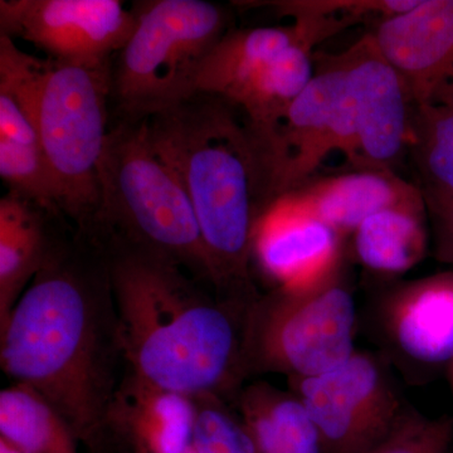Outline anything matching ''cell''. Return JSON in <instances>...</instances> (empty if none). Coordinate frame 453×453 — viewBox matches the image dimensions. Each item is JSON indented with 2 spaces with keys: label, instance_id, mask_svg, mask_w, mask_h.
<instances>
[{
  "label": "cell",
  "instance_id": "obj_15",
  "mask_svg": "<svg viewBox=\"0 0 453 453\" xmlns=\"http://www.w3.org/2000/svg\"><path fill=\"white\" fill-rule=\"evenodd\" d=\"M196 419L195 398L160 388L127 369L110 405L107 432L134 453H184L193 445Z\"/></svg>",
  "mask_w": 453,
  "mask_h": 453
},
{
  "label": "cell",
  "instance_id": "obj_16",
  "mask_svg": "<svg viewBox=\"0 0 453 453\" xmlns=\"http://www.w3.org/2000/svg\"><path fill=\"white\" fill-rule=\"evenodd\" d=\"M288 195L342 238L353 234L365 219L380 211L393 208L427 210L422 190L396 177L388 168H360L318 179Z\"/></svg>",
  "mask_w": 453,
  "mask_h": 453
},
{
  "label": "cell",
  "instance_id": "obj_3",
  "mask_svg": "<svg viewBox=\"0 0 453 453\" xmlns=\"http://www.w3.org/2000/svg\"><path fill=\"white\" fill-rule=\"evenodd\" d=\"M238 112L226 98L196 92L149 119V130L195 211L211 288L220 299L249 309L261 295L251 275L261 175L249 125Z\"/></svg>",
  "mask_w": 453,
  "mask_h": 453
},
{
  "label": "cell",
  "instance_id": "obj_14",
  "mask_svg": "<svg viewBox=\"0 0 453 453\" xmlns=\"http://www.w3.org/2000/svg\"><path fill=\"white\" fill-rule=\"evenodd\" d=\"M384 333L404 362L436 368L453 360V270L404 283L387 297Z\"/></svg>",
  "mask_w": 453,
  "mask_h": 453
},
{
  "label": "cell",
  "instance_id": "obj_13",
  "mask_svg": "<svg viewBox=\"0 0 453 453\" xmlns=\"http://www.w3.org/2000/svg\"><path fill=\"white\" fill-rule=\"evenodd\" d=\"M357 110L359 168H388L403 150L411 100L403 80L384 58L372 35L339 55Z\"/></svg>",
  "mask_w": 453,
  "mask_h": 453
},
{
  "label": "cell",
  "instance_id": "obj_23",
  "mask_svg": "<svg viewBox=\"0 0 453 453\" xmlns=\"http://www.w3.org/2000/svg\"><path fill=\"white\" fill-rule=\"evenodd\" d=\"M193 446L199 453H258L237 411L214 395L195 398Z\"/></svg>",
  "mask_w": 453,
  "mask_h": 453
},
{
  "label": "cell",
  "instance_id": "obj_8",
  "mask_svg": "<svg viewBox=\"0 0 453 453\" xmlns=\"http://www.w3.org/2000/svg\"><path fill=\"white\" fill-rule=\"evenodd\" d=\"M334 151L359 163L356 104L339 56L325 57L275 138L259 151L261 208L309 183Z\"/></svg>",
  "mask_w": 453,
  "mask_h": 453
},
{
  "label": "cell",
  "instance_id": "obj_4",
  "mask_svg": "<svg viewBox=\"0 0 453 453\" xmlns=\"http://www.w3.org/2000/svg\"><path fill=\"white\" fill-rule=\"evenodd\" d=\"M98 183L100 210L86 237L168 259L211 285L195 211L177 173L155 148L149 119H116L98 164Z\"/></svg>",
  "mask_w": 453,
  "mask_h": 453
},
{
  "label": "cell",
  "instance_id": "obj_12",
  "mask_svg": "<svg viewBox=\"0 0 453 453\" xmlns=\"http://www.w3.org/2000/svg\"><path fill=\"white\" fill-rule=\"evenodd\" d=\"M416 107L453 98V0H418L372 33Z\"/></svg>",
  "mask_w": 453,
  "mask_h": 453
},
{
  "label": "cell",
  "instance_id": "obj_21",
  "mask_svg": "<svg viewBox=\"0 0 453 453\" xmlns=\"http://www.w3.org/2000/svg\"><path fill=\"white\" fill-rule=\"evenodd\" d=\"M413 129L425 199H453V100L417 107Z\"/></svg>",
  "mask_w": 453,
  "mask_h": 453
},
{
  "label": "cell",
  "instance_id": "obj_25",
  "mask_svg": "<svg viewBox=\"0 0 453 453\" xmlns=\"http://www.w3.org/2000/svg\"><path fill=\"white\" fill-rule=\"evenodd\" d=\"M434 226L438 261L453 266V199H425Z\"/></svg>",
  "mask_w": 453,
  "mask_h": 453
},
{
  "label": "cell",
  "instance_id": "obj_5",
  "mask_svg": "<svg viewBox=\"0 0 453 453\" xmlns=\"http://www.w3.org/2000/svg\"><path fill=\"white\" fill-rule=\"evenodd\" d=\"M136 26L112 61L111 101L118 118L139 121L198 92L199 73L229 32L222 5L205 0H144Z\"/></svg>",
  "mask_w": 453,
  "mask_h": 453
},
{
  "label": "cell",
  "instance_id": "obj_20",
  "mask_svg": "<svg viewBox=\"0 0 453 453\" xmlns=\"http://www.w3.org/2000/svg\"><path fill=\"white\" fill-rule=\"evenodd\" d=\"M0 438L20 453H80L81 443L40 393L18 383L0 392Z\"/></svg>",
  "mask_w": 453,
  "mask_h": 453
},
{
  "label": "cell",
  "instance_id": "obj_10",
  "mask_svg": "<svg viewBox=\"0 0 453 453\" xmlns=\"http://www.w3.org/2000/svg\"><path fill=\"white\" fill-rule=\"evenodd\" d=\"M135 26L133 8L120 0H0V35L58 61L111 62Z\"/></svg>",
  "mask_w": 453,
  "mask_h": 453
},
{
  "label": "cell",
  "instance_id": "obj_27",
  "mask_svg": "<svg viewBox=\"0 0 453 453\" xmlns=\"http://www.w3.org/2000/svg\"><path fill=\"white\" fill-rule=\"evenodd\" d=\"M184 453H199L198 451H196V449L195 446H190L189 449H187L186 452Z\"/></svg>",
  "mask_w": 453,
  "mask_h": 453
},
{
  "label": "cell",
  "instance_id": "obj_11",
  "mask_svg": "<svg viewBox=\"0 0 453 453\" xmlns=\"http://www.w3.org/2000/svg\"><path fill=\"white\" fill-rule=\"evenodd\" d=\"M252 258L283 291H309L342 273V237L291 195L267 203L252 232Z\"/></svg>",
  "mask_w": 453,
  "mask_h": 453
},
{
  "label": "cell",
  "instance_id": "obj_1",
  "mask_svg": "<svg viewBox=\"0 0 453 453\" xmlns=\"http://www.w3.org/2000/svg\"><path fill=\"white\" fill-rule=\"evenodd\" d=\"M57 226L46 262L0 329V365L97 451L127 372L109 264L94 241Z\"/></svg>",
  "mask_w": 453,
  "mask_h": 453
},
{
  "label": "cell",
  "instance_id": "obj_18",
  "mask_svg": "<svg viewBox=\"0 0 453 453\" xmlns=\"http://www.w3.org/2000/svg\"><path fill=\"white\" fill-rule=\"evenodd\" d=\"M235 408L258 453H324L315 422L292 390L255 381L241 390Z\"/></svg>",
  "mask_w": 453,
  "mask_h": 453
},
{
  "label": "cell",
  "instance_id": "obj_6",
  "mask_svg": "<svg viewBox=\"0 0 453 453\" xmlns=\"http://www.w3.org/2000/svg\"><path fill=\"white\" fill-rule=\"evenodd\" d=\"M47 58L38 112L41 145L58 188L62 216L89 235L100 210L98 164L110 130L112 61Z\"/></svg>",
  "mask_w": 453,
  "mask_h": 453
},
{
  "label": "cell",
  "instance_id": "obj_17",
  "mask_svg": "<svg viewBox=\"0 0 453 453\" xmlns=\"http://www.w3.org/2000/svg\"><path fill=\"white\" fill-rule=\"evenodd\" d=\"M59 219L17 193L0 199V329L46 262Z\"/></svg>",
  "mask_w": 453,
  "mask_h": 453
},
{
  "label": "cell",
  "instance_id": "obj_9",
  "mask_svg": "<svg viewBox=\"0 0 453 453\" xmlns=\"http://www.w3.org/2000/svg\"><path fill=\"white\" fill-rule=\"evenodd\" d=\"M320 434L324 453H366L405 404L380 357L362 351L332 371L288 380Z\"/></svg>",
  "mask_w": 453,
  "mask_h": 453
},
{
  "label": "cell",
  "instance_id": "obj_26",
  "mask_svg": "<svg viewBox=\"0 0 453 453\" xmlns=\"http://www.w3.org/2000/svg\"><path fill=\"white\" fill-rule=\"evenodd\" d=\"M0 453H20L17 449H14L11 443H8L7 441L2 440L0 438Z\"/></svg>",
  "mask_w": 453,
  "mask_h": 453
},
{
  "label": "cell",
  "instance_id": "obj_7",
  "mask_svg": "<svg viewBox=\"0 0 453 453\" xmlns=\"http://www.w3.org/2000/svg\"><path fill=\"white\" fill-rule=\"evenodd\" d=\"M357 306L340 273L309 291L273 288L259 295L244 323L247 377L276 372L309 378L353 356Z\"/></svg>",
  "mask_w": 453,
  "mask_h": 453
},
{
  "label": "cell",
  "instance_id": "obj_28",
  "mask_svg": "<svg viewBox=\"0 0 453 453\" xmlns=\"http://www.w3.org/2000/svg\"><path fill=\"white\" fill-rule=\"evenodd\" d=\"M451 380H452V386H453V360L451 363Z\"/></svg>",
  "mask_w": 453,
  "mask_h": 453
},
{
  "label": "cell",
  "instance_id": "obj_24",
  "mask_svg": "<svg viewBox=\"0 0 453 453\" xmlns=\"http://www.w3.org/2000/svg\"><path fill=\"white\" fill-rule=\"evenodd\" d=\"M453 417H426L405 405L377 445L366 453H451Z\"/></svg>",
  "mask_w": 453,
  "mask_h": 453
},
{
  "label": "cell",
  "instance_id": "obj_2",
  "mask_svg": "<svg viewBox=\"0 0 453 453\" xmlns=\"http://www.w3.org/2000/svg\"><path fill=\"white\" fill-rule=\"evenodd\" d=\"M105 252L127 371L196 398L232 402L247 380L242 309L205 291L184 268L116 243Z\"/></svg>",
  "mask_w": 453,
  "mask_h": 453
},
{
  "label": "cell",
  "instance_id": "obj_19",
  "mask_svg": "<svg viewBox=\"0 0 453 453\" xmlns=\"http://www.w3.org/2000/svg\"><path fill=\"white\" fill-rule=\"evenodd\" d=\"M357 261L380 275H402L428 250L427 210L393 208L369 217L353 234Z\"/></svg>",
  "mask_w": 453,
  "mask_h": 453
},
{
  "label": "cell",
  "instance_id": "obj_22",
  "mask_svg": "<svg viewBox=\"0 0 453 453\" xmlns=\"http://www.w3.org/2000/svg\"><path fill=\"white\" fill-rule=\"evenodd\" d=\"M417 3L418 0H306L270 2L267 5L276 8L283 16L294 18L295 23L303 26L319 43L366 18L387 19L410 11Z\"/></svg>",
  "mask_w": 453,
  "mask_h": 453
}]
</instances>
